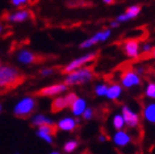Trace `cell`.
Masks as SVG:
<instances>
[{
    "label": "cell",
    "mask_w": 155,
    "mask_h": 154,
    "mask_svg": "<svg viewBox=\"0 0 155 154\" xmlns=\"http://www.w3.org/2000/svg\"><path fill=\"white\" fill-rule=\"evenodd\" d=\"M110 34H111V31L107 29V30H104V31H99V32H97L95 34V36H96V38L98 40V42H104L110 36Z\"/></svg>",
    "instance_id": "cell-23"
},
{
    "label": "cell",
    "mask_w": 155,
    "mask_h": 154,
    "mask_svg": "<svg viewBox=\"0 0 155 154\" xmlns=\"http://www.w3.org/2000/svg\"><path fill=\"white\" fill-rule=\"evenodd\" d=\"M0 66H1V61H0Z\"/></svg>",
    "instance_id": "cell-38"
},
{
    "label": "cell",
    "mask_w": 155,
    "mask_h": 154,
    "mask_svg": "<svg viewBox=\"0 0 155 154\" xmlns=\"http://www.w3.org/2000/svg\"><path fill=\"white\" fill-rule=\"evenodd\" d=\"M78 146V142L76 141V140H69V141H67V142L64 144V151L66 152V153H72V152H74L76 149H77Z\"/></svg>",
    "instance_id": "cell-21"
},
{
    "label": "cell",
    "mask_w": 155,
    "mask_h": 154,
    "mask_svg": "<svg viewBox=\"0 0 155 154\" xmlns=\"http://www.w3.org/2000/svg\"><path fill=\"white\" fill-rule=\"evenodd\" d=\"M31 125L34 127H42V126H54V122L51 118L43 113H38L31 118Z\"/></svg>",
    "instance_id": "cell-13"
},
{
    "label": "cell",
    "mask_w": 155,
    "mask_h": 154,
    "mask_svg": "<svg viewBox=\"0 0 155 154\" xmlns=\"http://www.w3.org/2000/svg\"><path fill=\"white\" fill-rule=\"evenodd\" d=\"M130 141H131L130 134L123 130L118 131L114 136V142L117 146H125V145H128L130 143Z\"/></svg>",
    "instance_id": "cell-15"
},
{
    "label": "cell",
    "mask_w": 155,
    "mask_h": 154,
    "mask_svg": "<svg viewBox=\"0 0 155 154\" xmlns=\"http://www.w3.org/2000/svg\"><path fill=\"white\" fill-rule=\"evenodd\" d=\"M143 117L146 121L155 123V102L146 104L143 109Z\"/></svg>",
    "instance_id": "cell-17"
},
{
    "label": "cell",
    "mask_w": 155,
    "mask_h": 154,
    "mask_svg": "<svg viewBox=\"0 0 155 154\" xmlns=\"http://www.w3.org/2000/svg\"><path fill=\"white\" fill-rule=\"evenodd\" d=\"M123 49H124L127 56H129L130 59H137V57H139L140 45H139V41H137V38H131V40L125 41Z\"/></svg>",
    "instance_id": "cell-11"
},
{
    "label": "cell",
    "mask_w": 155,
    "mask_h": 154,
    "mask_svg": "<svg viewBox=\"0 0 155 154\" xmlns=\"http://www.w3.org/2000/svg\"><path fill=\"white\" fill-rule=\"evenodd\" d=\"M112 125H114V129H117L118 131H121L122 128L124 127V121H123V118L121 115H116L114 117V120H112Z\"/></svg>",
    "instance_id": "cell-20"
},
{
    "label": "cell",
    "mask_w": 155,
    "mask_h": 154,
    "mask_svg": "<svg viewBox=\"0 0 155 154\" xmlns=\"http://www.w3.org/2000/svg\"><path fill=\"white\" fill-rule=\"evenodd\" d=\"M152 55H153V57L155 59V48L152 49Z\"/></svg>",
    "instance_id": "cell-35"
},
{
    "label": "cell",
    "mask_w": 155,
    "mask_h": 154,
    "mask_svg": "<svg viewBox=\"0 0 155 154\" xmlns=\"http://www.w3.org/2000/svg\"><path fill=\"white\" fill-rule=\"evenodd\" d=\"M17 61L23 65H31L39 61V56L35 53H33L32 51L22 49L17 53Z\"/></svg>",
    "instance_id": "cell-10"
},
{
    "label": "cell",
    "mask_w": 155,
    "mask_h": 154,
    "mask_svg": "<svg viewBox=\"0 0 155 154\" xmlns=\"http://www.w3.org/2000/svg\"><path fill=\"white\" fill-rule=\"evenodd\" d=\"M64 97H65L66 101H67V105H68V107L72 106L73 102L77 99V95H76L75 92H68V94H66Z\"/></svg>",
    "instance_id": "cell-26"
},
{
    "label": "cell",
    "mask_w": 155,
    "mask_h": 154,
    "mask_svg": "<svg viewBox=\"0 0 155 154\" xmlns=\"http://www.w3.org/2000/svg\"><path fill=\"white\" fill-rule=\"evenodd\" d=\"M54 72H55V69L52 67H43L40 71V75L43 77H46V76H51V75L54 74Z\"/></svg>",
    "instance_id": "cell-27"
},
{
    "label": "cell",
    "mask_w": 155,
    "mask_h": 154,
    "mask_svg": "<svg viewBox=\"0 0 155 154\" xmlns=\"http://www.w3.org/2000/svg\"><path fill=\"white\" fill-rule=\"evenodd\" d=\"M31 13L30 10L24 9V8H21V9L15 10V11H12L7 13L3 18L5 20L8 21V22H12V23H22V22H25L27 20L31 18Z\"/></svg>",
    "instance_id": "cell-5"
},
{
    "label": "cell",
    "mask_w": 155,
    "mask_h": 154,
    "mask_svg": "<svg viewBox=\"0 0 155 154\" xmlns=\"http://www.w3.org/2000/svg\"><path fill=\"white\" fill-rule=\"evenodd\" d=\"M106 140H107V138H106V136H99V141H100V142H104Z\"/></svg>",
    "instance_id": "cell-32"
},
{
    "label": "cell",
    "mask_w": 155,
    "mask_h": 154,
    "mask_svg": "<svg viewBox=\"0 0 155 154\" xmlns=\"http://www.w3.org/2000/svg\"><path fill=\"white\" fill-rule=\"evenodd\" d=\"M142 50H143V52H151L152 51V48H151V45L150 44H144L143 48H142Z\"/></svg>",
    "instance_id": "cell-30"
},
{
    "label": "cell",
    "mask_w": 155,
    "mask_h": 154,
    "mask_svg": "<svg viewBox=\"0 0 155 154\" xmlns=\"http://www.w3.org/2000/svg\"><path fill=\"white\" fill-rule=\"evenodd\" d=\"M50 154H61V153H60V152H58V151H52Z\"/></svg>",
    "instance_id": "cell-36"
},
{
    "label": "cell",
    "mask_w": 155,
    "mask_h": 154,
    "mask_svg": "<svg viewBox=\"0 0 155 154\" xmlns=\"http://www.w3.org/2000/svg\"><path fill=\"white\" fill-rule=\"evenodd\" d=\"M15 154H19V153H15Z\"/></svg>",
    "instance_id": "cell-39"
},
{
    "label": "cell",
    "mask_w": 155,
    "mask_h": 154,
    "mask_svg": "<svg viewBox=\"0 0 155 154\" xmlns=\"http://www.w3.org/2000/svg\"><path fill=\"white\" fill-rule=\"evenodd\" d=\"M94 78V72L90 67H81L75 72L66 75L64 84L66 86H75L89 83Z\"/></svg>",
    "instance_id": "cell-2"
},
{
    "label": "cell",
    "mask_w": 155,
    "mask_h": 154,
    "mask_svg": "<svg viewBox=\"0 0 155 154\" xmlns=\"http://www.w3.org/2000/svg\"><path fill=\"white\" fill-rule=\"evenodd\" d=\"M56 132V128L55 126H42L38 128L36 130V136L44 142L52 144L54 141V134Z\"/></svg>",
    "instance_id": "cell-9"
},
{
    "label": "cell",
    "mask_w": 155,
    "mask_h": 154,
    "mask_svg": "<svg viewBox=\"0 0 155 154\" xmlns=\"http://www.w3.org/2000/svg\"><path fill=\"white\" fill-rule=\"evenodd\" d=\"M122 94V88L118 84H112L111 86L108 87L107 92H106V97L111 99V100H116L120 97V95Z\"/></svg>",
    "instance_id": "cell-18"
},
{
    "label": "cell",
    "mask_w": 155,
    "mask_h": 154,
    "mask_svg": "<svg viewBox=\"0 0 155 154\" xmlns=\"http://www.w3.org/2000/svg\"><path fill=\"white\" fill-rule=\"evenodd\" d=\"M24 79L23 74L11 65L0 66V88H13Z\"/></svg>",
    "instance_id": "cell-1"
},
{
    "label": "cell",
    "mask_w": 155,
    "mask_h": 154,
    "mask_svg": "<svg viewBox=\"0 0 155 154\" xmlns=\"http://www.w3.org/2000/svg\"><path fill=\"white\" fill-rule=\"evenodd\" d=\"M11 5L15 7H19V9H21V7L28 5V0H11Z\"/></svg>",
    "instance_id": "cell-29"
},
{
    "label": "cell",
    "mask_w": 155,
    "mask_h": 154,
    "mask_svg": "<svg viewBox=\"0 0 155 154\" xmlns=\"http://www.w3.org/2000/svg\"><path fill=\"white\" fill-rule=\"evenodd\" d=\"M145 95L146 97L155 99V83H150L145 88Z\"/></svg>",
    "instance_id": "cell-24"
},
{
    "label": "cell",
    "mask_w": 155,
    "mask_h": 154,
    "mask_svg": "<svg viewBox=\"0 0 155 154\" xmlns=\"http://www.w3.org/2000/svg\"><path fill=\"white\" fill-rule=\"evenodd\" d=\"M121 84L124 88H133L135 86H139L141 84V78L139 74H137L133 71L124 72L121 76Z\"/></svg>",
    "instance_id": "cell-7"
},
{
    "label": "cell",
    "mask_w": 155,
    "mask_h": 154,
    "mask_svg": "<svg viewBox=\"0 0 155 154\" xmlns=\"http://www.w3.org/2000/svg\"><path fill=\"white\" fill-rule=\"evenodd\" d=\"M119 25H120V23H119V22H117V21H112V22L110 23L111 28H118Z\"/></svg>",
    "instance_id": "cell-31"
},
{
    "label": "cell",
    "mask_w": 155,
    "mask_h": 154,
    "mask_svg": "<svg viewBox=\"0 0 155 154\" xmlns=\"http://www.w3.org/2000/svg\"><path fill=\"white\" fill-rule=\"evenodd\" d=\"M1 111H2V105L0 104V113H1Z\"/></svg>",
    "instance_id": "cell-37"
},
{
    "label": "cell",
    "mask_w": 155,
    "mask_h": 154,
    "mask_svg": "<svg viewBox=\"0 0 155 154\" xmlns=\"http://www.w3.org/2000/svg\"><path fill=\"white\" fill-rule=\"evenodd\" d=\"M71 110H72V113L76 117H79V116H83L84 111L87 108V104L86 100L84 98H79L77 97V99L72 104V106L69 107Z\"/></svg>",
    "instance_id": "cell-14"
},
{
    "label": "cell",
    "mask_w": 155,
    "mask_h": 154,
    "mask_svg": "<svg viewBox=\"0 0 155 154\" xmlns=\"http://www.w3.org/2000/svg\"><path fill=\"white\" fill-rule=\"evenodd\" d=\"M98 43V40L96 38V36H91V38H87V40H85L84 42H81V45H79V48L81 49H88V48H91L93 45L97 44Z\"/></svg>",
    "instance_id": "cell-22"
},
{
    "label": "cell",
    "mask_w": 155,
    "mask_h": 154,
    "mask_svg": "<svg viewBox=\"0 0 155 154\" xmlns=\"http://www.w3.org/2000/svg\"><path fill=\"white\" fill-rule=\"evenodd\" d=\"M140 11H141V7L134 5V6L129 7L128 9H127V11H125V15H127V17L129 19H133L140 15Z\"/></svg>",
    "instance_id": "cell-19"
},
{
    "label": "cell",
    "mask_w": 155,
    "mask_h": 154,
    "mask_svg": "<svg viewBox=\"0 0 155 154\" xmlns=\"http://www.w3.org/2000/svg\"><path fill=\"white\" fill-rule=\"evenodd\" d=\"M122 118L124 121V125H127L130 128H135L140 125V118L137 112H134L131 108L128 106H124L122 108Z\"/></svg>",
    "instance_id": "cell-8"
},
{
    "label": "cell",
    "mask_w": 155,
    "mask_h": 154,
    "mask_svg": "<svg viewBox=\"0 0 155 154\" xmlns=\"http://www.w3.org/2000/svg\"><path fill=\"white\" fill-rule=\"evenodd\" d=\"M104 3H108V5H110V3H112L114 1H111V0H104Z\"/></svg>",
    "instance_id": "cell-33"
},
{
    "label": "cell",
    "mask_w": 155,
    "mask_h": 154,
    "mask_svg": "<svg viewBox=\"0 0 155 154\" xmlns=\"http://www.w3.org/2000/svg\"><path fill=\"white\" fill-rule=\"evenodd\" d=\"M96 56H97V53L91 52V53L85 54V55L78 57V59H73L72 62H69L65 67L63 68V73L67 75V74H69V73H72V72L77 71L79 68L84 67V65H86L88 63L93 62L94 59H96Z\"/></svg>",
    "instance_id": "cell-4"
},
{
    "label": "cell",
    "mask_w": 155,
    "mask_h": 154,
    "mask_svg": "<svg viewBox=\"0 0 155 154\" xmlns=\"http://www.w3.org/2000/svg\"><path fill=\"white\" fill-rule=\"evenodd\" d=\"M93 116H94L93 109H91V108H86L83 113V118L85 119V120H89V119L93 118Z\"/></svg>",
    "instance_id": "cell-28"
},
{
    "label": "cell",
    "mask_w": 155,
    "mask_h": 154,
    "mask_svg": "<svg viewBox=\"0 0 155 154\" xmlns=\"http://www.w3.org/2000/svg\"><path fill=\"white\" fill-rule=\"evenodd\" d=\"M2 31H3V27H2V24L0 23V34L2 33Z\"/></svg>",
    "instance_id": "cell-34"
},
{
    "label": "cell",
    "mask_w": 155,
    "mask_h": 154,
    "mask_svg": "<svg viewBox=\"0 0 155 154\" xmlns=\"http://www.w3.org/2000/svg\"><path fill=\"white\" fill-rule=\"evenodd\" d=\"M107 89H108L107 85H104V84H98V85L95 87V94L97 96H106Z\"/></svg>",
    "instance_id": "cell-25"
},
{
    "label": "cell",
    "mask_w": 155,
    "mask_h": 154,
    "mask_svg": "<svg viewBox=\"0 0 155 154\" xmlns=\"http://www.w3.org/2000/svg\"><path fill=\"white\" fill-rule=\"evenodd\" d=\"M66 90H67V86H66L65 84L58 83L43 87V88L39 90L38 95L42 96V97H55V96H60L61 94L65 92Z\"/></svg>",
    "instance_id": "cell-6"
},
{
    "label": "cell",
    "mask_w": 155,
    "mask_h": 154,
    "mask_svg": "<svg viewBox=\"0 0 155 154\" xmlns=\"http://www.w3.org/2000/svg\"><path fill=\"white\" fill-rule=\"evenodd\" d=\"M78 123V120L74 118H71V117H65V118H62L60 121L57 122L56 128L60 129L61 131H65V132H72L76 129Z\"/></svg>",
    "instance_id": "cell-12"
},
{
    "label": "cell",
    "mask_w": 155,
    "mask_h": 154,
    "mask_svg": "<svg viewBox=\"0 0 155 154\" xmlns=\"http://www.w3.org/2000/svg\"><path fill=\"white\" fill-rule=\"evenodd\" d=\"M36 105H38L36 99L32 96L21 98L13 107V115L21 119L28 118L35 111Z\"/></svg>",
    "instance_id": "cell-3"
},
{
    "label": "cell",
    "mask_w": 155,
    "mask_h": 154,
    "mask_svg": "<svg viewBox=\"0 0 155 154\" xmlns=\"http://www.w3.org/2000/svg\"><path fill=\"white\" fill-rule=\"evenodd\" d=\"M67 107H68V105H67V101H66L65 97L64 96H58V97H56L52 101L51 111L54 113L60 112V111H62L63 109H65Z\"/></svg>",
    "instance_id": "cell-16"
}]
</instances>
